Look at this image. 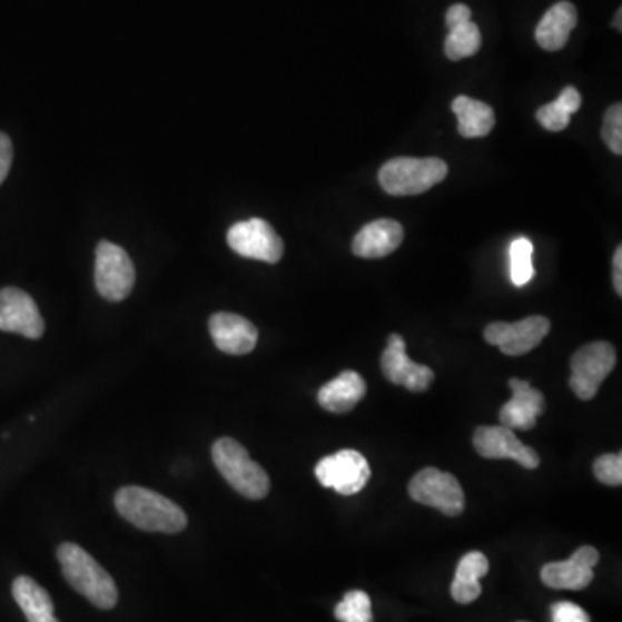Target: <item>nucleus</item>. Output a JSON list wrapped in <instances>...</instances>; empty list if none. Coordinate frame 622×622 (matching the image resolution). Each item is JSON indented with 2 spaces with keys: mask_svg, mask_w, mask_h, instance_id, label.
I'll return each mask as SVG.
<instances>
[{
  "mask_svg": "<svg viewBox=\"0 0 622 622\" xmlns=\"http://www.w3.org/2000/svg\"><path fill=\"white\" fill-rule=\"evenodd\" d=\"M115 505L125 521L142 531L175 534L187 526L186 512L177 503L147 487H121Z\"/></svg>",
  "mask_w": 622,
  "mask_h": 622,
  "instance_id": "obj_1",
  "label": "nucleus"
},
{
  "mask_svg": "<svg viewBox=\"0 0 622 622\" xmlns=\"http://www.w3.org/2000/svg\"><path fill=\"white\" fill-rule=\"evenodd\" d=\"M62 576L92 605L109 611L118 603V588L101 564L75 543H62L58 549Z\"/></svg>",
  "mask_w": 622,
  "mask_h": 622,
  "instance_id": "obj_2",
  "label": "nucleus"
},
{
  "mask_svg": "<svg viewBox=\"0 0 622 622\" xmlns=\"http://www.w3.org/2000/svg\"><path fill=\"white\" fill-rule=\"evenodd\" d=\"M213 462L224 480L244 498L261 500L270 491V477L249 456L248 450L230 437H221L211 448Z\"/></svg>",
  "mask_w": 622,
  "mask_h": 622,
  "instance_id": "obj_3",
  "label": "nucleus"
},
{
  "mask_svg": "<svg viewBox=\"0 0 622 622\" xmlns=\"http://www.w3.org/2000/svg\"><path fill=\"white\" fill-rule=\"evenodd\" d=\"M448 175V165L440 158H395L379 171V184L391 196H417L427 192Z\"/></svg>",
  "mask_w": 622,
  "mask_h": 622,
  "instance_id": "obj_4",
  "label": "nucleus"
},
{
  "mask_svg": "<svg viewBox=\"0 0 622 622\" xmlns=\"http://www.w3.org/2000/svg\"><path fill=\"white\" fill-rule=\"evenodd\" d=\"M618 364L614 346L605 340H596L577 349L571 359V389L583 402L595 398L603 381Z\"/></svg>",
  "mask_w": 622,
  "mask_h": 622,
  "instance_id": "obj_5",
  "label": "nucleus"
},
{
  "mask_svg": "<svg viewBox=\"0 0 622 622\" xmlns=\"http://www.w3.org/2000/svg\"><path fill=\"white\" fill-rule=\"evenodd\" d=\"M136 284V268L124 248L109 240H101L96 249L97 293L108 302H124Z\"/></svg>",
  "mask_w": 622,
  "mask_h": 622,
  "instance_id": "obj_6",
  "label": "nucleus"
},
{
  "mask_svg": "<svg viewBox=\"0 0 622 622\" xmlns=\"http://www.w3.org/2000/svg\"><path fill=\"white\" fill-rule=\"evenodd\" d=\"M412 500L433 506L448 517L461 515L465 509V495L461 483L453 474L440 468H422L408 484Z\"/></svg>",
  "mask_w": 622,
  "mask_h": 622,
  "instance_id": "obj_7",
  "label": "nucleus"
},
{
  "mask_svg": "<svg viewBox=\"0 0 622 622\" xmlns=\"http://www.w3.org/2000/svg\"><path fill=\"white\" fill-rule=\"evenodd\" d=\"M315 476L322 486L333 487L339 495L352 496L367 486L371 465L356 450H340L318 462Z\"/></svg>",
  "mask_w": 622,
  "mask_h": 622,
  "instance_id": "obj_8",
  "label": "nucleus"
},
{
  "mask_svg": "<svg viewBox=\"0 0 622 622\" xmlns=\"http://www.w3.org/2000/svg\"><path fill=\"white\" fill-rule=\"evenodd\" d=\"M227 243L237 255L265 264H277L284 255L283 239L275 233V228L261 218L233 225L227 234Z\"/></svg>",
  "mask_w": 622,
  "mask_h": 622,
  "instance_id": "obj_9",
  "label": "nucleus"
},
{
  "mask_svg": "<svg viewBox=\"0 0 622 622\" xmlns=\"http://www.w3.org/2000/svg\"><path fill=\"white\" fill-rule=\"evenodd\" d=\"M550 333V320L546 317L524 318L515 324L493 322L484 330V339L490 345L498 346L506 356H521L533 352Z\"/></svg>",
  "mask_w": 622,
  "mask_h": 622,
  "instance_id": "obj_10",
  "label": "nucleus"
},
{
  "mask_svg": "<svg viewBox=\"0 0 622 622\" xmlns=\"http://www.w3.org/2000/svg\"><path fill=\"white\" fill-rule=\"evenodd\" d=\"M474 448L487 461H515L524 468H536L540 465V455L536 450L524 445L514 431L506 430L503 425H484L474 433Z\"/></svg>",
  "mask_w": 622,
  "mask_h": 622,
  "instance_id": "obj_11",
  "label": "nucleus"
},
{
  "mask_svg": "<svg viewBox=\"0 0 622 622\" xmlns=\"http://www.w3.org/2000/svg\"><path fill=\"white\" fill-rule=\"evenodd\" d=\"M0 330L20 334L28 339L43 336L46 324L30 294L18 287L0 289Z\"/></svg>",
  "mask_w": 622,
  "mask_h": 622,
  "instance_id": "obj_12",
  "label": "nucleus"
},
{
  "mask_svg": "<svg viewBox=\"0 0 622 622\" xmlns=\"http://www.w3.org/2000/svg\"><path fill=\"white\" fill-rule=\"evenodd\" d=\"M384 377L389 383L406 387L412 393H424L434 381L433 368L418 365L406 355L405 339L399 334L387 337V346L381 358Z\"/></svg>",
  "mask_w": 622,
  "mask_h": 622,
  "instance_id": "obj_13",
  "label": "nucleus"
},
{
  "mask_svg": "<svg viewBox=\"0 0 622 622\" xmlns=\"http://www.w3.org/2000/svg\"><path fill=\"white\" fill-rule=\"evenodd\" d=\"M600 553L593 546H581L564 562H552L542 569V581L553 590H584L593 581V567Z\"/></svg>",
  "mask_w": 622,
  "mask_h": 622,
  "instance_id": "obj_14",
  "label": "nucleus"
},
{
  "mask_svg": "<svg viewBox=\"0 0 622 622\" xmlns=\"http://www.w3.org/2000/svg\"><path fill=\"white\" fill-rule=\"evenodd\" d=\"M511 402L500 411V422L506 430L530 431L536 425L537 417L545 412V396L534 389L527 381L511 379Z\"/></svg>",
  "mask_w": 622,
  "mask_h": 622,
  "instance_id": "obj_15",
  "label": "nucleus"
},
{
  "mask_svg": "<svg viewBox=\"0 0 622 622\" xmlns=\"http://www.w3.org/2000/svg\"><path fill=\"white\" fill-rule=\"evenodd\" d=\"M209 334L217 348L227 355H248L258 343V329L255 325L248 318L227 312L209 318Z\"/></svg>",
  "mask_w": 622,
  "mask_h": 622,
  "instance_id": "obj_16",
  "label": "nucleus"
},
{
  "mask_svg": "<svg viewBox=\"0 0 622 622\" xmlns=\"http://www.w3.org/2000/svg\"><path fill=\"white\" fill-rule=\"evenodd\" d=\"M403 237H405V233L398 221L381 218V220L365 225L356 234L352 249L359 258H384L399 248Z\"/></svg>",
  "mask_w": 622,
  "mask_h": 622,
  "instance_id": "obj_17",
  "label": "nucleus"
},
{
  "mask_svg": "<svg viewBox=\"0 0 622 622\" xmlns=\"http://www.w3.org/2000/svg\"><path fill=\"white\" fill-rule=\"evenodd\" d=\"M367 395V383L355 371H346L318 391V403L330 414H348Z\"/></svg>",
  "mask_w": 622,
  "mask_h": 622,
  "instance_id": "obj_18",
  "label": "nucleus"
},
{
  "mask_svg": "<svg viewBox=\"0 0 622 622\" xmlns=\"http://www.w3.org/2000/svg\"><path fill=\"white\" fill-rule=\"evenodd\" d=\"M577 11L574 4L562 0L549 9L536 27V42L545 51L555 52L564 49L571 31L576 28Z\"/></svg>",
  "mask_w": 622,
  "mask_h": 622,
  "instance_id": "obj_19",
  "label": "nucleus"
},
{
  "mask_svg": "<svg viewBox=\"0 0 622 622\" xmlns=\"http://www.w3.org/2000/svg\"><path fill=\"white\" fill-rule=\"evenodd\" d=\"M490 571V562L481 552H471L462 556L456 565L455 580L452 583V596L455 602L467 603L480 599L483 588L481 577L486 576Z\"/></svg>",
  "mask_w": 622,
  "mask_h": 622,
  "instance_id": "obj_20",
  "label": "nucleus"
},
{
  "mask_svg": "<svg viewBox=\"0 0 622 622\" xmlns=\"http://www.w3.org/2000/svg\"><path fill=\"white\" fill-rule=\"evenodd\" d=\"M12 596L27 615L28 622H59L51 595L36 580L28 576L16 577Z\"/></svg>",
  "mask_w": 622,
  "mask_h": 622,
  "instance_id": "obj_21",
  "label": "nucleus"
},
{
  "mask_svg": "<svg viewBox=\"0 0 622 622\" xmlns=\"http://www.w3.org/2000/svg\"><path fill=\"white\" fill-rule=\"evenodd\" d=\"M458 118V132L465 139L486 137L495 128V111L486 102L467 96H458L452 105Z\"/></svg>",
  "mask_w": 622,
  "mask_h": 622,
  "instance_id": "obj_22",
  "label": "nucleus"
},
{
  "mask_svg": "<svg viewBox=\"0 0 622 622\" xmlns=\"http://www.w3.org/2000/svg\"><path fill=\"white\" fill-rule=\"evenodd\" d=\"M581 102H583V99H581V93L577 92L576 87H565L555 101L537 109V121L550 132H562L571 124L572 115L580 111Z\"/></svg>",
  "mask_w": 622,
  "mask_h": 622,
  "instance_id": "obj_23",
  "label": "nucleus"
},
{
  "mask_svg": "<svg viewBox=\"0 0 622 622\" xmlns=\"http://www.w3.org/2000/svg\"><path fill=\"white\" fill-rule=\"evenodd\" d=\"M480 49L481 31L476 23L467 21V23L450 28L445 42L446 58L452 59V61H461V59L477 55Z\"/></svg>",
  "mask_w": 622,
  "mask_h": 622,
  "instance_id": "obj_24",
  "label": "nucleus"
},
{
  "mask_svg": "<svg viewBox=\"0 0 622 622\" xmlns=\"http://www.w3.org/2000/svg\"><path fill=\"white\" fill-rule=\"evenodd\" d=\"M533 243L527 237H519L511 246V278L514 286L530 284L534 277Z\"/></svg>",
  "mask_w": 622,
  "mask_h": 622,
  "instance_id": "obj_25",
  "label": "nucleus"
},
{
  "mask_svg": "<svg viewBox=\"0 0 622 622\" xmlns=\"http://www.w3.org/2000/svg\"><path fill=\"white\" fill-rule=\"evenodd\" d=\"M336 619L339 622H372L371 596L359 590L348 592L343 602L337 603Z\"/></svg>",
  "mask_w": 622,
  "mask_h": 622,
  "instance_id": "obj_26",
  "label": "nucleus"
},
{
  "mask_svg": "<svg viewBox=\"0 0 622 622\" xmlns=\"http://www.w3.org/2000/svg\"><path fill=\"white\" fill-rule=\"evenodd\" d=\"M603 142L608 144L614 155H622V105L611 106L603 118L602 128Z\"/></svg>",
  "mask_w": 622,
  "mask_h": 622,
  "instance_id": "obj_27",
  "label": "nucleus"
},
{
  "mask_svg": "<svg viewBox=\"0 0 622 622\" xmlns=\"http://www.w3.org/2000/svg\"><path fill=\"white\" fill-rule=\"evenodd\" d=\"M593 474L596 480L608 486H621L622 483V455L621 453H609L596 458L593 464Z\"/></svg>",
  "mask_w": 622,
  "mask_h": 622,
  "instance_id": "obj_28",
  "label": "nucleus"
},
{
  "mask_svg": "<svg viewBox=\"0 0 622 622\" xmlns=\"http://www.w3.org/2000/svg\"><path fill=\"white\" fill-rule=\"evenodd\" d=\"M552 622H590V615L572 602H556L552 605Z\"/></svg>",
  "mask_w": 622,
  "mask_h": 622,
  "instance_id": "obj_29",
  "label": "nucleus"
},
{
  "mask_svg": "<svg viewBox=\"0 0 622 622\" xmlns=\"http://www.w3.org/2000/svg\"><path fill=\"white\" fill-rule=\"evenodd\" d=\"M12 156H14V151H12L11 139L6 134L0 132V186L11 170Z\"/></svg>",
  "mask_w": 622,
  "mask_h": 622,
  "instance_id": "obj_30",
  "label": "nucleus"
},
{
  "mask_svg": "<svg viewBox=\"0 0 622 622\" xmlns=\"http://www.w3.org/2000/svg\"><path fill=\"white\" fill-rule=\"evenodd\" d=\"M472 12L468 9V6L465 4H455L446 11V27L453 28L458 27V24L467 23V21H472Z\"/></svg>",
  "mask_w": 622,
  "mask_h": 622,
  "instance_id": "obj_31",
  "label": "nucleus"
},
{
  "mask_svg": "<svg viewBox=\"0 0 622 622\" xmlns=\"http://www.w3.org/2000/svg\"><path fill=\"white\" fill-rule=\"evenodd\" d=\"M614 287L618 296H622V248L619 246L614 255Z\"/></svg>",
  "mask_w": 622,
  "mask_h": 622,
  "instance_id": "obj_32",
  "label": "nucleus"
},
{
  "mask_svg": "<svg viewBox=\"0 0 622 622\" xmlns=\"http://www.w3.org/2000/svg\"><path fill=\"white\" fill-rule=\"evenodd\" d=\"M621 16H622V9H618V12H615V18H614V28H618L619 31L622 30Z\"/></svg>",
  "mask_w": 622,
  "mask_h": 622,
  "instance_id": "obj_33",
  "label": "nucleus"
}]
</instances>
